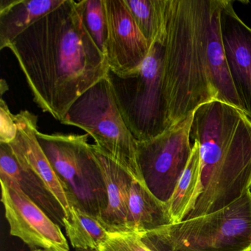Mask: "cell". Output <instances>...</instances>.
I'll return each instance as SVG.
<instances>
[{
	"instance_id": "obj_1",
	"label": "cell",
	"mask_w": 251,
	"mask_h": 251,
	"mask_svg": "<svg viewBox=\"0 0 251 251\" xmlns=\"http://www.w3.org/2000/svg\"><path fill=\"white\" fill-rule=\"evenodd\" d=\"M8 49L18 61L34 102L60 122L82 95L106 77L109 69L86 30L82 0H64Z\"/></svg>"
},
{
	"instance_id": "obj_2",
	"label": "cell",
	"mask_w": 251,
	"mask_h": 251,
	"mask_svg": "<svg viewBox=\"0 0 251 251\" xmlns=\"http://www.w3.org/2000/svg\"><path fill=\"white\" fill-rule=\"evenodd\" d=\"M198 142L201 176L183 220L222 209L251 187V120L214 100L194 112L191 139Z\"/></svg>"
},
{
	"instance_id": "obj_3",
	"label": "cell",
	"mask_w": 251,
	"mask_h": 251,
	"mask_svg": "<svg viewBox=\"0 0 251 251\" xmlns=\"http://www.w3.org/2000/svg\"><path fill=\"white\" fill-rule=\"evenodd\" d=\"M211 0H164L163 80L170 127L217 100L207 63Z\"/></svg>"
},
{
	"instance_id": "obj_4",
	"label": "cell",
	"mask_w": 251,
	"mask_h": 251,
	"mask_svg": "<svg viewBox=\"0 0 251 251\" xmlns=\"http://www.w3.org/2000/svg\"><path fill=\"white\" fill-rule=\"evenodd\" d=\"M152 251H245L251 249V191L205 215L139 233Z\"/></svg>"
},
{
	"instance_id": "obj_5",
	"label": "cell",
	"mask_w": 251,
	"mask_h": 251,
	"mask_svg": "<svg viewBox=\"0 0 251 251\" xmlns=\"http://www.w3.org/2000/svg\"><path fill=\"white\" fill-rule=\"evenodd\" d=\"M164 36L151 46L143 64L132 73L108 77L119 110L137 142L151 140L170 127L164 90Z\"/></svg>"
},
{
	"instance_id": "obj_6",
	"label": "cell",
	"mask_w": 251,
	"mask_h": 251,
	"mask_svg": "<svg viewBox=\"0 0 251 251\" xmlns=\"http://www.w3.org/2000/svg\"><path fill=\"white\" fill-rule=\"evenodd\" d=\"M61 123L83 129L104 154L142 182L137 141L123 120L107 76L73 103Z\"/></svg>"
},
{
	"instance_id": "obj_7",
	"label": "cell",
	"mask_w": 251,
	"mask_h": 251,
	"mask_svg": "<svg viewBox=\"0 0 251 251\" xmlns=\"http://www.w3.org/2000/svg\"><path fill=\"white\" fill-rule=\"evenodd\" d=\"M88 136L37 133L39 144L64 186L70 207H77L100 220L106 209V191Z\"/></svg>"
},
{
	"instance_id": "obj_8",
	"label": "cell",
	"mask_w": 251,
	"mask_h": 251,
	"mask_svg": "<svg viewBox=\"0 0 251 251\" xmlns=\"http://www.w3.org/2000/svg\"><path fill=\"white\" fill-rule=\"evenodd\" d=\"M194 113L159 136L137 142L142 182L161 202L168 204L192 154Z\"/></svg>"
},
{
	"instance_id": "obj_9",
	"label": "cell",
	"mask_w": 251,
	"mask_h": 251,
	"mask_svg": "<svg viewBox=\"0 0 251 251\" xmlns=\"http://www.w3.org/2000/svg\"><path fill=\"white\" fill-rule=\"evenodd\" d=\"M2 201L11 236L31 248L45 251H70L59 225L27 197L14 182L0 178Z\"/></svg>"
},
{
	"instance_id": "obj_10",
	"label": "cell",
	"mask_w": 251,
	"mask_h": 251,
	"mask_svg": "<svg viewBox=\"0 0 251 251\" xmlns=\"http://www.w3.org/2000/svg\"><path fill=\"white\" fill-rule=\"evenodd\" d=\"M107 20L105 57L110 70L126 75L139 69L151 50L123 0H104Z\"/></svg>"
},
{
	"instance_id": "obj_11",
	"label": "cell",
	"mask_w": 251,
	"mask_h": 251,
	"mask_svg": "<svg viewBox=\"0 0 251 251\" xmlns=\"http://www.w3.org/2000/svg\"><path fill=\"white\" fill-rule=\"evenodd\" d=\"M220 27L232 80L244 112L251 120V28L227 0H222Z\"/></svg>"
},
{
	"instance_id": "obj_12",
	"label": "cell",
	"mask_w": 251,
	"mask_h": 251,
	"mask_svg": "<svg viewBox=\"0 0 251 251\" xmlns=\"http://www.w3.org/2000/svg\"><path fill=\"white\" fill-rule=\"evenodd\" d=\"M15 121L17 138L8 145L20 164L42 180L68 217L71 207L65 189L37 139V117L28 111H22L15 115Z\"/></svg>"
},
{
	"instance_id": "obj_13",
	"label": "cell",
	"mask_w": 251,
	"mask_h": 251,
	"mask_svg": "<svg viewBox=\"0 0 251 251\" xmlns=\"http://www.w3.org/2000/svg\"><path fill=\"white\" fill-rule=\"evenodd\" d=\"M91 151L100 169L106 191V209L100 221L111 233L128 232L127 201L134 177L96 145H91Z\"/></svg>"
},
{
	"instance_id": "obj_14",
	"label": "cell",
	"mask_w": 251,
	"mask_h": 251,
	"mask_svg": "<svg viewBox=\"0 0 251 251\" xmlns=\"http://www.w3.org/2000/svg\"><path fill=\"white\" fill-rule=\"evenodd\" d=\"M221 7L222 0H211L206 49L208 72L217 100L236 107L244 112L243 105L232 80L223 46L220 27Z\"/></svg>"
},
{
	"instance_id": "obj_15",
	"label": "cell",
	"mask_w": 251,
	"mask_h": 251,
	"mask_svg": "<svg viewBox=\"0 0 251 251\" xmlns=\"http://www.w3.org/2000/svg\"><path fill=\"white\" fill-rule=\"evenodd\" d=\"M0 178L15 183L55 223L64 227L66 215L62 207L42 180L20 164L8 144L0 143Z\"/></svg>"
},
{
	"instance_id": "obj_16",
	"label": "cell",
	"mask_w": 251,
	"mask_h": 251,
	"mask_svg": "<svg viewBox=\"0 0 251 251\" xmlns=\"http://www.w3.org/2000/svg\"><path fill=\"white\" fill-rule=\"evenodd\" d=\"M64 2V0H1L0 49L8 48L22 33Z\"/></svg>"
},
{
	"instance_id": "obj_17",
	"label": "cell",
	"mask_w": 251,
	"mask_h": 251,
	"mask_svg": "<svg viewBox=\"0 0 251 251\" xmlns=\"http://www.w3.org/2000/svg\"><path fill=\"white\" fill-rule=\"evenodd\" d=\"M173 223L167 204L133 178L127 201V231L143 233Z\"/></svg>"
},
{
	"instance_id": "obj_18",
	"label": "cell",
	"mask_w": 251,
	"mask_h": 251,
	"mask_svg": "<svg viewBox=\"0 0 251 251\" xmlns=\"http://www.w3.org/2000/svg\"><path fill=\"white\" fill-rule=\"evenodd\" d=\"M64 227L76 250L99 251L111 235L99 219L75 206L71 207L70 216L64 219Z\"/></svg>"
},
{
	"instance_id": "obj_19",
	"label": "cell",
	"mask_w": 251,
	"mask_h": 251,
	"mask_svg": "<svg viewBox=\"0 0 251 251\" xmlns=\"http://www.w3.org/2000/svg\"><path fill=\"white\" fill-rule=\"evenodd\" d=\"M201 176V155L198 142L192 144V154L187 165L177 182L168 207L173 223L182 221L196 193Z\"/></svg>"
},
{
	"instance_id": "obj_20",
	"label": "cell",
	"mask_w": 251,
	"mask_h": 251,
	"mask_svg": "<svg viewBox=\"0 0 251 251\" xmlns=\"http://www.w3.org/2000/svg\"><path fill=\"white\" fill-rule=\"evenodd\" d=\"M123 2L151 47L165 36L164 0H123Z\"/></svg>"
},
{
	"instance_id": "obj_21",
	"label": "cell",
	"mask_w": 251,
	"mask_h": 251,
	"mask_svg": "<svg viewBox=\"0 0 251 251\" xmlns=\"http://www.w3.org/2000/svg\"><path fill=\"white\" fill-rule=\"evenodd\" d=\"M82 12L86 30L105 55L107 20L104 0H82Z\"/></svg>"
},
{
	"instance_id": "obj_22",
	"label": "cell",
	"mask_w": 251,
	"mask_h": 251,
	"mask_svg": "<svg viewBox=\"0 0 251 251\" xmlns=\"http://www.w3.org/2000/svg\"><path fill=\"white\" fill-rule=\"evenodd\" d=\"M99 251H152L143 242L141 235L133 232L111 233Z\"/></svg>"
},
{
	"instance_id": "obj_23",
	"label": "cell",
	"mask_w": 251,
	"mask_h": 251,
	"mask_svg": "<svg viewBox=\"0 0 251 251\" xmlns=\"http://www.w3.org/2000/svg\"><path fill=\"white\" fill-rule=\"evenodd\" d=\"M18 127L12 114L2 98L0 101V143L10 144L17 138Z\"/></svg>"
},
{
	"instance_id": "obj_24",
	"label": "cell",
	"mask_w": 251,
	"mask_h": 251,
	"mask_svg": "<svg viewBox=\"0 0 251 251\" xmlns=\"http://www.w3.org/2000/svg\"><path fill=\"white\" fill-rule=\"evenodd\" d=\"M75 251H94V250H75Z\"/></svg>"
},
{
	"instance_id": "obj_25",
	"label": "cell",
	"mask_w": 251,
	"mask_h": 251,
	"mask_svg": "<svg viewBox=\"0 0 251 251\" xmlns=\"http://www.w3.org/2000/svg\"><path fill=\"white\" fill-rule=\"evenodd\" d=\"M42 251V250H40V249H36V250H34V251Z\"/></svg>"
},
{
	"instance_id": "obj_26",
	"label": "cell",
	"mask_w": 251,
	"mask_h": 251,
	"mask_svg": "<svg viewBox=\"0 0 251 251\" xmlns=\"http://www.w3.org/2000/svg\"><path fill=\"white\" fill-rule=\"evenodd\" d=\"M250 250H251V249H250ZM250 250H248V251H250Z\"/></svg>"
},
{
	"instance_id": "obj_27",
	"label": "cell",
	"mask_w": 251,
	"mask_h": 251,
	"mask_svg": "<svg viewBox=\"0 0 251 251\" xmlns=\"http://www.w3.org/2000/svg\"><path fill=\"white\" fill-rule=\"evenodd\" d=\"M250 251H251V250H250Z\"/></svg>"
}]
</instances>
